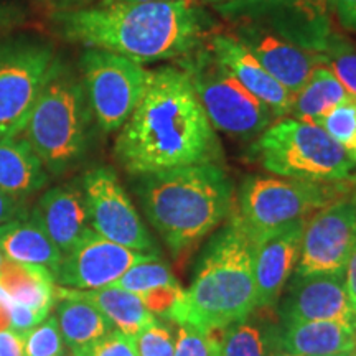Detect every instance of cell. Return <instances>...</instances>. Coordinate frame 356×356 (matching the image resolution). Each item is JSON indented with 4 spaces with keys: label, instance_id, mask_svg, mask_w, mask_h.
<instances>
[{
    "label": "cell",
    "instance_id": "1",
    "mask_svg": "<svg viewBox=\"0 0 356 356\" xmlns=\"http://www.w3.org/2000/svg\"><path fill=\"white\" fill-rule=\"evenodd\" d=\"M114 155L132 177L220 162L216 131L184 70H149L144 96L119 129Z\"/></svg>",
    "mask_w": 356,
    "mask_h": 356
},
{
    "label": "cell",
    "instance_id": "2",
    "mask_svg": "<svg viewBox=\"0 0 356 356\" xmlns=\"http://www.w3.org/2000/svg\"><path fill=\"white\" fill-rule=\"evenodd\" d=\"M60 37L127 56L137 63L178 60L203 42L207 13L195 0L96 2L53 10Z\"/></svg>",
    "mask_w": 356,
    "mask_h": 356
},
{
    "label": "cell",
    "instance_id": "3",
    "mask_svg": "<svg viewBox=\"0 0 356 356\" xmlns=\"http://www.w3.org/2000/svg\"><path fill=\"white\" fill-rule=\"evenodd\" d=\"M142 211L173 254L188 251L231 216L234 185L218 163L145 173L132 185Z\"/></svg>",
    "mask_w": 356,
    "mask_h": 356
},
{
    "label": "cell",
    "instance_id": "4",
    "mask_svg": "<svg viewBox=\"0 0 356 356\" xmlns=\"http://www.w3.org/2000/svg\"><path fill=\"white\" fill-rule=\"evenodd\" d=\"M256 309L254 238L238 216L204 248L190 287L163 317L177 325L220 332Z\"/></svg>",
    "mask_w": 356,
    "mask_h": 356
},
{
    "label": "cell",
    "instance_id": "5",
    "mask_svg": "<svg viewBox=\"0 0 356 356\" xmlns=\"http://www.w3.org/2000/svg\"><path fill=\"white\" fill-rule=\"evenodd\" d=\"M92 124L81 76L58 58L22 136L47 172L60 177L86 155Z\"/></svg>",
    "mask_w": 356,
    "mask_h": 356
},
{
    "label": "cell",
    "instance_id": "6",
    "mask_svg": "<svg viewBox=\"0 0 356 356\" xmlns=\"http://www.w3.org/2000/svg\"><path fill=\"white\" fill-rule=\"evenodd\" d=\"M252 159L284 178L309 181H346L356 163L350 150L315 122L287 118L270 124L251 149Z\"/></svg>",
    "mask_w": 356,
    "mask_h": 356
},
{
    "label": "cell",
    "instance_id": "7",
    "mask_svg": "<svg viewBox=\"0 0 356 356\" xmlns=\"http://www.w3.org/2000/svg\"><path fill=\"white\" fill-rule=\"evenodd\" d=\"M177 61L178 68L188 74L215 131L249 139L261 136L273 124L270 109L218 61L207 43H200L193 51Z\"/></svg>",
    "mask_w": 356,
    "mask_h": 356
},
{
    "label": "cell",
    "instance_id": "8",
    "mask_svg": "<svg viewBox=\"0 0 356 356\" xmlns=\"http://www.w3.org/2000/svg\"><path fill=\"white\" fill-rule=\"evenodd\" d=\"M348 185L284 177H248L243 181L234 213L252 238L307 220L337 200L346 198Z\"/></svg>",
    "mask_w": 356,
    "mask_h": 356
},
{
    "label": "cell",
    "instance_id": "9",
    "mask_svg": "<svg viewBox=\"0 0 356 356\" xmlns=\"http://www.w3.org/2000/svg\"><path fill=\"white\" fill-rule=\"evenodd\" d=\"M56 60L55 47L35 35L0 38V139L24 132Z\"/></svg>",
    "mask_w": 356,
    "mask_h": 356
},
{
    "label": "cell",
    "instance_id": "10",
    "mask_svg": "<svg viewBox=\"0 0 356 356\" xmlns=\"http://www.w3.org/2000/svg\"><path fill=\"white\" fill-rule=\"evenodd\" d=\"M79 70L97 127L106 134L119 131L144 96L149 70L127 56L91 47L79 58Z\"/></svg>",
    "mask_w": 356,
    "mask_h": 356
},
{
    "label": "cell",
    "instance_id": "11",
    "mask_svg": "<svg viewBox=\"0 0 356 356\" xmlns=\"http://www.w3.org/2000/svg\"><path fill=\"white\" fill-rule=\"evenodd\" d=\"M231 24L248 22L320 55L333 37L332 0H236L215 6Z\"/></svg>",
    "mask_w": 356,
    "mask_h": 356
},
{
    "label": "cell",
    "instance_id": "12",
    "mask_svg": "<svg viewBox=\"0 0 356 356\" xmlns=\"http://www.w3.org/2000/svg\"><path fill=\"white\" fill-rule=\"evenodd\" d=\"M79 184L92 231L126 248L159 254L152 234L113 168L106 165L91 168Z\"/></svg>",
    "mask_w": 356,
    "mask_h": 356
},
{
    "label": "cell",
    "instance_id": "13",
    "mask_svg": "<svg viewBox=\"0 0 356 356\" xmlns=\"http://www.w3.org/2000/svg\"><path fill=\"white\" fill-rule=\"evenodd\" d=\"M356 246V204L337 200L307 218L296 274L343 273Z\"/></svg>",
    "mask_w": 356,
    "mask_h": 356
},
{
    "label": "cell",
    "instance_id": "14",
    "mask_svg": "<svg viewBox=\"0 0 356 356\" xmlns=\"http://www.w3.org/2000/svg\"><path fill=\"white\" fill-rule=\"evenodd\" d=\"M155 257L159 254H147L126 248L89 229L81 241L63 256L55 274V284L76 291L108 287L121 279L131 267Z\"/></svg>",
    "mask_w": 356,
    "mask_h": 356
},
{
    "label": "cell",
    "instance_id": "15",
    "mask_svg": "<svg viewBox=\"0 0 356 356\" xmlns=\"http://www.w3.org/2000/svg\"><path fill=\"white\" fill-rule=\"evenodd\" d=\"M343 273H293L277 302L280 323H353L355 309L346 292Z\"/></svg>",
    "mask_w": 356,
    "mask_h": 356
},
{
    "label": "cell",
    "instance_id": "16",
    "mask_svg": "<svg viewBox=\"0 0 356 356\" xmlns=\"http://www.w3.org/2000/svg\"><path fill=\"white\" fill-rule=\"evenodd\" d=\"M231 35L292 96L309 81L315 66L322 63V56L317 53L307 51L261 25L239 22L234 24Z\"/></svg>",
    "mask_w": 356,
    "mask_h": 356
},
{
    "label": "cell",
    "instance_id": "17",
    "mask_svg": "<svg viewBox=\"0 0 356 356\" xmlns=\"http://www.w3.org/2000/svg\"><path fill=\"white\" fill-rule=\"evenodd\" d=\"M305 221H293L254 239L256 307L277 305L299 262Z\"/></svg>",
    "mask_w": 356,
    "mask_h": 356
},
{
    "label": "cell",
    "instance_id": "18",
    "mask_svg": "<svg viewBox=\"0 0 356 356\" xmlns=\"http://www.w3.org/2000/svg\"><path fill=\"white\" fill-rule=\"evenodd\" d=\"M204 43L251 95L264 102L274 118H287L291 114L293 96L262 68L259 61L233 35L215 33Z\"/></svg>",
    "mask_w": 356,
    "mask_h": 356
},
{
    "label": "cell",
    "instance_id": "19",
    "mask_svg": "<svg viewBox=\"0 0 356 356\" xmlns=\"http://www.w3.org/2000/svg\"><path fill=\"white\" fill-rule=\"evenodd\" d=\"M270 356H338L356 348V328L346 322H291L269 330Z\"/></svg>",
    "mask_w": 356,
    "mask_h": 356
},
{
    "label": "cell",
    "instance_id": "20",
    "mask_svg": "<svg viewBox=\"0 0 356 356\" xmlns=\"http://www.w3.org/2000/svg\"><path fill=\"white\" fill-rule=\"evenodd\" d=\"M30 216L63 256L91 229L81 184L60 185L47 190L32 208Z\"/></svg>",
    "mask_w": 356,
    "mask_h": 356
},
{
    "label": "cell",
    "instance_id": "21",
    "mask_svg": "<svg viewBox=\"0 0 356 356\" xmlns=\"http://www.w3.org/2000/svg\"><path fill=\"white\" fill-rule=\"evenodd\" d=\"M0 251L6 259L50 270L53 279L63 254L30 216V211L0 225Z\"/></svg>",
    "mask_w": 356,
    "mask_h": 356
},
{
    "label": "cell",
    "instance_id": "22",
    "mask_svg": "<svg viewBox=\"0 0 356 356\" xmlns=\"http://www.w3.org/2000/svg\"><path fill=\"white\" fill-rule=\"evenodd\" d=\"M50 175L24 136L0 139V190L24 202L48 185Z\"/></svg>",
    "mask_w": 356,
    "mask_h": 356
},
{
    "label": "cell",
    "instance_id": "23",
    "mask_svg": "<svg viewBox=\"0 0 356 356\" xmlns=\"http://www.w3.org/2000/svg\"><path fill=\"white\" fill-rule=\"evenodd\" d=\"M55 296H70L88 300L114 325L115 330L129 337H136L142 328L157 318L147 309L139 296L113 286L95 289V291H76V289L55 286Z\"/></svg>",
    "mask_w": 356,
    "mask_h": 356
},
{
    "label": "cell",
    "instance_id": "24",
    "mask_svg": "<svg viewBox=\"0 0 356 356\" xmlns=\"http://www.w3.org/2000/svg\"><path fill=\"white\" fill-rule=\"evenodd\" d=\"M55 279L50 270L38 266L3 259L0 266V287L15 304L30 307L47 318L55 304Z\"/></svg>",
    "mask_w": 356,
    "mask_h": 356
},
{
    "label": "cell",
    "instance_id": "25",
    "mask_svg": "<svg viewBox=\"0 0 356 356\" xmlns=\"http://www.w3.org/2000/svg\"><path fill=\"white\" fill-rule=\"evenodd\" d=\"M55 299L58 300L55 314L58 327L71 353L86 348L115 330L114 325L88 300L70 296H55Z\"/></svg>",
    "mask_w": 356,
    "mask_h": 356
},
{
    "label": "cell",
    "instance_id": "26",
    "mask_svg": "<svg viewBox=\"0 0 356 356\" xmlns=\"http://www.w3.org/2000/svg\"><path fill=\"white\" fill-rule=\"evenodd\" d=\"M355 99L350 96L343 84L338 81L333 71L327 65L320 63L310 73L309 81L297 95H293L291 114L293 119L315 122L328 111L341 102Z\"/></svg>",
    "mask_w": 356,
    "mask_h": 356
},
{
    "label": "cell",
    "instance_id": "27",
    "mask_svg": "<svg viewBox=\"0 0 356 356\" xmlns=\"http://www.w3.org/2000/svg\"><path fill=\"white\" fill-rule=\"evenodd\" d=\"M220 333L221 356H270L269 330L251 318L236 322Z\"/></svg>",
    "mask_w": 356,
    "mask_h": 356
},
{
    "label": "cell",
    "instance_id": "28",
    "mask_svg": "<svg viewBox=\"0 0 356 356\" xmlns=\"http://www.w3.org/2000/svg\"><path fill=\"white\" fill-rule=\"evenodd\" d=\"M111 286L132 292L139 297L160 291V289L181 287L178 279L173 275L170 266L160 261L159 257L131 267L121 279H118Z\"/></svg>",
    "mask_w": 356,
    "mask_h": 356
},
{
    "label": "cell",
    "instance_id": "29",
    "mask_svg": "<svg viewBox=\"0 0 356 356\" xmlns=\"http://www.w3.org/2000/svg\"><path fill=\"white\" fill-rule=\"evenodd\" d=\"M322 63L327 65L343 84L351 97L356 99V47L340 35L333 33L327 48L320 53Z\"/></svg>",
    "mask_w": 356,
    "mask_h": 356
},
{
    "label": "cell",
    "instance_id": "30",
    "mask_svg": "<svg viewBox=\"0 0 356 356\" xmlns=\"http://www.w3.org/2000/svg\"><path fill=\"white\" fill-rule=\"evenodd\" d=\"M24 351L25 356H60L65 353V341L55 315H48L25 333Z\"/></svg>",
    "mask_w": 356,
    "mask_h": 356
},
{
    "label": "cell",
    "instance_id": "31",
    "mask_svg": "<svg viewBox=\"0 0 356 356\" xmlns=\"http://www.w3.org/2000/svg\"><path fill=\"white\" fill-rule=\"evenodd\" d=\"M317 124L345 149H356V99H350L328 111Z\"/></svg>",
    "mask_w": 356,
    "mask_h": 356
},
{
    "label": "cell",
    "instance_id": "32",
    "mask_svg": "<svg viewBox=\"0 0 356 356\" xmlns=\"http://www.w3.org/2000/svg\"><path fill=\"white\" fill-rule=\"evenodd\" d=\"M218 332L178 325L173 356H221Z\"/></svg>",
    "mask_w": 356,
    "mask_h": 356
},
{
    "label": "cell",
    "instance_id": "33",
    "mask_svg": "<svg viewBox=\"0 0 356 356\" xmlns=\"http://www.w3.org/2000/svg\"><path fill=\"white\" fill-rule=\"evenodd\" d=\"M137 356H173L175 337L165 323L155 318L134 337Z\"/></svg>",
    "mask_w": 356,
    "mask_h": 356
},
{
    "label": "cell",
    "instance_id": "34",
    "mask_svg": "<svg viewBox=\"0 0 356 356\" xmlns=\"http://www.w3.org/2000/svg\"><path fill=\"white\" fill-rule=\"evenodd\" d=\"M73 356H137L134 337L113 330L106 337L91 343L86 348L71 353Z\"/></svg>",
    "mask_w": 356,
    "mask_h": 356
},
{
    "label": "cell",
    "instance_id": "35",
    "mask_svg": "<svg viewBox=\"0 0 356 356\" xmlns=\"http://www.w3.org/2000/svg\"><path fill=\"white\" fill-rule=\"evenodd\" d=\"M26 20V8L20 2H0V38L15 32Z\"/></svg>",
    "mask_w": 356,
    "mask_h": 356
},
{
    "label": "cell",
    "instance_id": "36",
    "mask_svg": "<svg viewBox=\"0 0 356 356\" xmlns=\"http://www.w3.org/2000/svg\"><path fill=\"white\" fill-rule=\"evenodd\" d=\"M332 13L348 32H356V0H332Z\"/></svg>",
    "mask_w": 356,
    "mask_h": 356
},
{
    "label": "cell",
    "instance_id": "37",
    "mask_svg": "<svg viewBox=\"0 0 356 356\" xmlns=\"http://www.w3.org/2000/svg\"><path fill=\"white\" fill-rule=\"evenodd\" d=\"M0 356H25L24 335L13 330H0Z\"/></svg>",
    "mask_w": 356,
    "mask_h": 356
},
{
    "label": "cell",
    "instance_id": "38",
    "mask_svg": "<svg viewBox=\"0 0 356 356\" xmlns=\"http://www.w3.org/2000/svg\"><path fill=\"white\" fill-rule=\"evenodd\" d=\"M25 213H29V210H26L24 202L8 197L7 193L0 190V225L15 220V218L25 215Z\"/></svg>",
    "mask_w": 356,
    "mask_h": 356
},
{
    "label": "cell",
    "instance_id": "39",
    "mask_svg": "<svg viewBox=\"0 0 356 356\" xmlns=\"http://www.w3.org/2000/svg\"><path fill=\"white\" fill-rule=\"evenodd\" d=\"M345 287L346 292H348V297L351 300V305L356 310V246L351 252L348 262L345 266Z\"/></svg>",
    "mask_w": 356,
    "mask_h": 356
},
{
    "label": "cell",
    "instance_id": "40",
    "mask_svg": "<svg viewBox=\"0 0 356 356\" xmlns=\"http://www.w3.org/2000/svg\"><path fill=\"white\" fill-rule=\"evenodd\" d=\"M13 300L0 287V330H10V312Z\"/></svg>",
    "mask_w": 356,
    "mask_h": 356
},
{
    "label": "cell",
    "instance_id": "41",
    "mask_svg": "<svg viewBox=\"0 0 356 356\" xmlns=\"http://www.w3.org/2000/svg\"><path fill=\"white\" fill-rule=\"evenodd\" d=\"M38 2L44 3V6L53 8V10H60V8L79 6V3H83V0H38Z\"/></svg>",
    "mask_w": 356,
    "mask_h": 356
},
{
    "label": "cell",
    "instance_id": "42",
    "mask_svg": "<svg viewBox=\"0 0 356 356\" xmlns=\"http://www.w3.org/2000/svg\"><path fill=\"white\" fill-rule=\"evenodd\" d=\"M346 185H348V193H346V197L356 204V175H351L348 180H346Z\"/></svg>",
    "mask_w": 356,
    "mask_h": 356
},
{
    "label": "cell",
    "instance_id": "43",
    "mask_svg": "<svg viewBox=\"0 0 356 356\" xmlns=\"http://www.w3.org/2000/svg\"><path fill=\"white\" fill-rule=\"evenodd\" d=\"M97 2H136V3H147V2H178V0H97Z\"/></svg>",
    "mask_w": 356,
    "mask_h": 356
},
{
    "label": "cell",
    "instance_id": "44",
    "mask_svg": "<svg viewBox=\"0 0 356 356\" xmlns=\"http://www.w3.org/2000/svg\"><path fill=\"white\" fill-rule=\"evenodd\" d=\"M204 2L211 3V6L215 7V6H221V3H229V2H236V0H204Z\"/></svg>",
    "mask_w": 356,
    "mask_h": 356
},
{
    "label": "cell",
    "instance_id": "45",
    "mask_svg": "<svg viewBox=\"0 0 356 356\" xmlns=\"http://www.w3.org/2000/svg\"><path fill=\"white\" fill-rule=\"evenodd\" d=\"M350 154H351V157H353V160H355V163H356V149H353V150H350Z\"/></svg>",
    "mask_w": 356,
    "mask_h": 356
},
{
    "label": "cell",
    "instance_id": "46",
    "mask_svg": "<svg viewBox=\"0 0 356 356\" xmlns=\"http://www.w3.org/2000/svg\"><path fill=\"white\" fill-rule=\"evenodd\" d=\"M3 259H6V257H3V254H2V251H0V266H2V262H3Z\"/></svg>",
    "mask_w": 356,
    "mask_h": 356
},
{
    "label": "cell",
    "instance_id": "47",
    "mask_svg": "<svg viewBox=\"0 0 356 356\" xmlns=\"http://www.w3.org/2000/svg\"><path fill=\"white\" fill-rule=\"evenodd\" d=\"M353 327L356 328V310H355V317H353Z\"/></svg>",
    "mask_w": 356,
    "mask_h": 356
},
{
    "label": "cell",
    "instance_id": "48",
    "mask_svg": "<svg viewBox=\"0 0 356 356\" xmlns=\"http://www.w3.org/2000/svg\"><path fill=\"white\" fill-rule=\"evenodd\" d=\"M350 356H356V348H355L353 351H351V353H350Z\"/></svg>",
    "mask_w": 356,
    "mask_h": 356
},
{
    "label": "cell",
    "instance_id": "49",
    "mask_svg": "<svg viewBox=\"0 0 356 356\" xmlns=\"http://www.w3.org/2000/svg\"><path fill=\"white\" fill-rule=\"evenodd\" d=\"M60 356H70V355H65V353H63V355H60ZM71 356H73V355H71Z\"/></svg>",
    "mask_w": 356,
    "mask_h": 356
},
{
    "label": "cell",
    "instance_id": "50",
    "mask_svg": "<svg viewBox=\"0 0 356 356\" xmlns=\"http://www.w3.org/2000/svg\"><path fill=\"white\" fill-rule=\"evenodd\" d=\"M345 356H350V353H346V355H345Z\"/></svg>",
    "mask_w": 356,
    "mask_h": 356
},
{
    "label": "cell",
    "instance_id": "51",
    "mask_svg": "<svg viewBox=\"0 0 356 356\" xmlns=\"http://www.w3.org/2000/svg\"><path fill=\"white\" fill-rule=\"evenodd\" d=\"M346 355V353H345ZM345 355H338V356H345Z\"/></svg>",
    "mask_w": 356,
    "mask_h": 356
},
{
    "label": "cell",
    "instance_id": "52",
    "mask_svg": "<svg viewBox=\"0 0 356 356\" xmlns=\"http://www.w3.org/2000/svg\"><path fill=\"white\" fill-rule=\"evenodd\" d=\"M83 2H84V0H83Z\"/></svg>",
    "mask_w": 356,
    "mask_h": 356
}]
</instances>
